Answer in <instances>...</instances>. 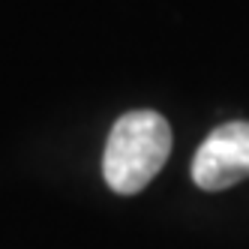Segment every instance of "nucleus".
Here are the masks:
<instances>
[{
  "label": "nucleus",
  "mask_w": 249,
  "mask_h": 249,
  "mask_svg": "<svg viewBox=\"0 0 249 249\" xmlns=\"http://www.w3.org/2000/svg\"><path fill=\"white\" fill-rule=\"evenodd\" d=\"M168 153H171L168 120L147 108L129 111L114 123L108 135L102 156V174L114 192L135 195L165 165Z\"/></svg>",
  "instance_id": "nucleus-1"
},
{
  "label": "nucleus",
  "mask_w": 249,
  "mask_h": 249,
  "mask_svg": "<svg viewBox=\"0 0 249 249\" xmlns=\"http://www.w3.org/2000/svg\"><path fill=\"white\" fill-rule=\"evenodd\" d=\"M243 177H249V123H222L195 150L192 180L207 192H219L240 183Z\"/></svg>",
  "instance_id": "nucleus-2"
}]
</instances>
